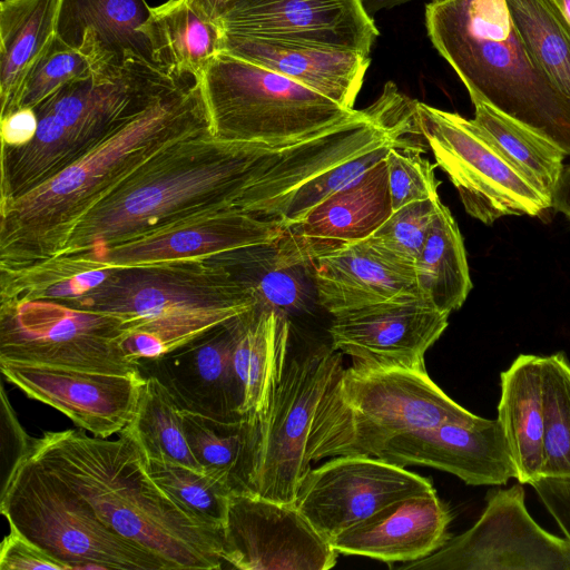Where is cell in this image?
Returning <instances> with one entry per match:
<instances>
[{
    "label": "cell",
    "instance_id": "1",
    "mask_svg": "<svg viewBox=\"0 0 570 570\" xmlns=\"http://www.w3.org/2000/svg\"><path fill=\"white\" fill-rule=\"evenodd\" d=\"M364 149L365 140L352 124L287 146L223 140L209 130L189 136L159 153L82 216L55 257L91 258L166 225L217 210L281 224L285 200L295 188Z\"/></svg>",
    "mask_w": 570,
    "mask_h": 570
},
{
    "label": "cell",
    "instance_id": "2",
    "mask_svg": "<svg viewBox=\"0 0 570 570\" xmlns=\"http://www.w3.org/2000/svg\"><path fill=\"white\" fill-rule=\"evenodd\" d=\"M206 130L202 81L186 79L42 185L0 200V271L55 257L101 199L169 146Z\"/></svg>",
    "mask_w": 570,
    "mask_h": 570
},
{
    "label": "cell",
    "instance_id": "3",
    "mask_svg": "<svg viewBox=\"0 0 570 570\" xmlns=\"http://www.w3.org/2000/svg\"><path fill=\"white\" fill-rule=\"evenodd\" d=\"M29 455L75 490L108 529L158 557L167 570L223 568V530L199 521L151 478L126 428L117 440L80 428L47 431Z\"/></svg>",
    "mask_w": 570,
    "mask_h": 570
},
{
    "label": "cell",
    "instance_id": "4",
    "mask_svg": "<svg viewBox=\"0 0 570 570\" xmlns=\"http://www.w3.org/2000/svg\"><path fill=\"white\" fill-rule=\"evenodd\" d=\"M71 306L119 318L131 362L153 360L224 325L257 303L248 285L214 256L111 267Z\"/></svg>",
    "mask_w": 570,
    "mask_h": 570
},
{
    "label": "cell",
    "instance_id": "5",
    "mask_svg": "<svg viewBox=\"0 0 570 570\" xmlns=\"http://www.w3.org/2000/svg\"><path fill=\"white\" fill-rule=\"evenodd\" d=\"M425 26L472 102L490 105L570 155V99L527 49L504 0H433Z\"/></svg>",
    "mask_w": 570,
    "mask_h": 570
},
{
    "label": "cell",
    "instance_id": "6",
    "mask_svg": "<svg viewBox=\"0 0 570 570\" xmlns=\"http://www.w3.org/2000/svg\"><path fill=\"white\" fill-rule=\"evenodd\" d=\"M188 78L130 58L118 71L92 72L61 86L33 108V139L18 148L1 147L0 200L42 185Z\"/></svg>",
    "mask_w": 570,
    "mask_h": 570
},
{
    "label": "cell",
    "instance_id": "7",
    "mask_svg": "<svg viewBox=\"0 0 570 570\" xmlns=\"http://www.w3.org/2000/svg\"><path fill=\"white\" fill-rule=\"evenodd\" d=\"M478 419L448 396L426 370L353 364L342 367L317 404L307 456L311 462L344 455L376 456L400 434Z\"/></svg>",
    "mask_w": 570,
    "mask_h": 570
},
{
    "label": "cell",
    "instance_id": "8",
    "mask_svg": "<svg viewBox=\"0 0 570 570\" xmlns=\"http://www.w3.org/2000/svg\"><path fill=\"white\" fill-rule=\"evenodd\" d=\"M202 81L210 134L223 140L287 146L320 136L363 111L276 71L218 53Z\"/></svg>",
    "mask_w": 570,
    "mask_h": 570
},
{
    "label": "cell",
    "instance_id": "9",
    "mask_svg": "<svg viewBox=\"0 0 570 570\" xmlns=\"http://www.w3.org/2000/svg\"><path fill=\"white\" fill-rule=\"evenodd\" d=\"M0 511L10 528L69 570H167L158 557L108 529L75 490L30 455L0 494Z\"/></svg>",
    "mask_w": 570,
    "mask_h": 570
},
{
    "label": "cell",
    "instance_id": "10",
    "mask_svg": "<svg viewBox=\"0 0 570 570\" xmlns=\"http://www.w3.org/2000/svg\"><path fill=\"white\" fill-rule=\"evenodd\" d=\"M342 353L320 345L289 355L265 413L246 421L242 492L295 504L312 469L307 440L317 404L342 370Z\"/></svg>",
    "mask_w": 570,
    "mask_h": 570
},
{
    "label": "cell",
    "instance_id": "11",
    "mask_svg": "<svg viewBox=\"0 0 570 570\" xmlns=\"http://www.w3.org/2000/svg\"><path fill=\"white\" fill-rule=\"evenodd\" d=\"M126 334L119 318L62 302L0 303V362L141 373L121 347Z\"/></svg>",
    "mask_w": 570,
    "mask_h": 570
},
{
    "label": "cell",
    "instance_id": "12",
    "mask_svg": "<svg viewBox=\"0 0 570 570\" xmlns=\"http://www.w3.org/2000/svg\"><path fill=\"white\" fill-rule=\"evenodd\" d=\"M415 119L436 165L473 218L491 225L503 216H539L551 208L550 199L504 159L472 119L417 100Z\"/></svg>",
    "mask_w": 570,
    "mask_h": 570
},
{
    "label": "cell",
    "instance_id": "13",
    "mask_svg": "<svg viewBox=\"0 0 570 570\" xmlns=\"http://www.w3.org/2000/svg\"><path fill=\"white\" fill-rule=\"evenodd\" d=\"M485 502L469 530L400 569L570 570L569 540L549 533L533 520L521 483L489 491Z\"/></svg>",
    "mask_w": 570,
    "mask_h": 570
},
{
    "label": "cell",
    "instance_id": "14",
    "mask_svg": "<svg viewBox=\"0 0 570 570\" xmlns=\"http://www.w3.org/2000/svg\"><path fill=\"white\" fill-rule=\"evenodd\" d=\"M432 482L377 456H334L302 480L296 508L328 542L387 504L434 492Z\"/></svg>",
    "mask_w": 570,
    "mask_h": 570
},
{
    "label": "cell",
    "instance_id": "15",
    "mask_svg": "<svg viewBox=\"0 0 570 570\" xmlns=\"http://www.w3.org/2000/svg\"><path fill=\"white\" fill-rule=\"evenodd\" d=\"M337 552L299 512L248 492H233L222 558L240 570H328Z\"/></svg>",
    "mask_w": 570,
    "mask_h": 570
},
{
    "label": "cell",
    "instance_id": "16",
    "mask_svg": "<svg viewBox=\"0 0 570 570\" xmlns=\"http://www.w3.org/2000/svg\"><path fill=\"white\" fill-rule=\"evenodd\" d=\"M449 316L419 297L346 311L333 315L330 345L357 366L425 370V353L445 331Z\"/></svg>",
    "mask_w": 570,
    "mask_h": 570
},
{
    "label": "cell",
    "instance_id": "17",
    "mask_svg": "<svg viewBox=\"0 0 570 570\" xmlns=\"http://www.w3.org/2000/svg\"><path fill=\"white\" fill-rule=\"evenodd\" d=\"M283 234L278 222L239 210H217L166 225L91 258L67 257L85 271L137 266L272 247Z\"/></svg>",
    "mask_w": 570,
    "mask_h": 570
},
{
    "label": "cell",
    "instance_id": "18",
    "mask_svg": "<svg viewBox=\"0 0 570 570\" xmlns=\"http://www.w3.org/2000/svg\"><path fill=\"white\" fill-rule=\"evenodd\" d=\"M226 35L318 43L370 56L379 36L361 0H228Z\"/></svg>",
    "mask_w": 570,
    "mask_h": 570
},
{
    "label": "cell",
    "instance_id": "19",
    "mask_svg": "<svg viewBox=\"0 0 570 570\" xmlns=\"http://www.w3.org/2000/svg\"><path fill=\"white\" fill-rule=\"evenodd\" d=\"M4 379L27 396L68 416L95 436L119 433L132 420L146 377L0 362Z\"/></svg>",
    "mask_w": 570,
    "mask_h": 570
},
{
    "label": "cell",
    "instance_id": "20",
    "mask_svg": "<svg viewBox=\"0 0 570 570\" xmlns=\"http://www.w3.org/2000/svg\"><path fill=\"white\" fill-rule=\"evenodd\" d=\"M392 213L384 158L285 228L272 247V263L307 268L320 256L370 237Z\"/></svg>",
    "mask_w": 570,
    "mask_h": 570
},
{
    "label": "cell",
    "instance_id": "21",
    "mask_svg": "<svg viewBox=\"0 0 570 570\" xmlns=\"http://www.w3.org/2000/svg\"><path fill=\"white\" fill-rule=\"evenodd\" d=\"M401 466L422 465L451 473L470 485H502L517 469L498 419L445 422L400 434L376 455Z\"/></svg>",
    "mask_w": 570,
    "mask_h": 570
},
{
    "label": "cell",
    "instance_id": "22",
    "mask_svg": "<svg viewBox=\"0 0 570 570\" xmlns=\"http://www.w3.org/2000/svg\"><path fill=\"white\" fill-rule=\"evenodd\" d=\"M234 320L153 360H140L180 410L220 421H240L243 394L233 364Z\"/></svg>",
    "mask_w": 570,
    "mask_h": 570
},
{
    "label": "cell",
    "instance_id": "23",
    "mask_svg": "<svg viewBox=\"0 0 570 570\" xmlns=\"http://www.w3.org/2000/svg\"><path fill=\"white\" fill-rule=\"evenodd\" d=\"M451 520L449 507L434 491L394 501L330 543L337 553L406 563L444 546Z\"/></svg>",
    "mask_w": 570,
    "mask_h": 570
},
{
    "label": "cell",
    "instance_id": "24",
    "mask_svg": "<svg viewBox=\"0 0 570 570\" xmlns=\"http://www.w3.org/2000/svg\"><path fill=\"white\" fill-rule=\"evenodd\" d=\"M150 10L146 0H60L56 35L79 50L95 73L115 72L130 58L156 67L140 32Z\"/></svg>",
    "mask_w": 570,
    "mask_h": 570
},
{
    "label": "cell",
    "instance_id": "25",
    "mask_svg": "<svg viewBox=\"0 0 570 570\" xmlns=\"http://www.w3.org/2000/svg\"><path fill=\"white\" fill-rule=\"evenodd\" d=\"M354 109L370 56L318 43L224 33V49Z\"/></svg>",
    "mask_w": 570,
    "mask_h": 570
},
{
    "label": "cell",
    "instance_id": "26",
    "mask_svg": "<svg viewBox=\"0 0 570 570\" xmlns=\"http://www.w3.org/2000/svg\"><path fill=\"white\" fill-rule=\"evenodd\" d=\"M312 268L318 304L332 315L384 302L420 298L415 269L389 261L366 239L320 256Z\"/></svg>",
    "mask_w": 570,
    "mask_h": 570
},
{
    "label": "cell",
    "instance_id": "27",
    "mask_svg": "<svg viewBox=\"0 0 570 570\" xmlns=\"http://www.w3.org/2000/svg\"><path fill=\"white\" fill-rule=\"evenodd\" d=\"M291 323L285 313L262 304L234 320L233 364L243 404L242 416H262L289 354Z\"/></svg>",
    "mask_w": 570,
    "mask_h": 570
},
{
    "label": "cell",
    "instance_id": "28",
    "mask_svg": "<svg viewBox=\"0 0 570 570\" xmlns=\"http://www.w3.org/2000/svg\"><path fill=\"white\" fill-rule=\"evenodd\" d=\"M498 420L507 439L517 481L541 476L543 458V356L520 354L500 375Z\"/></svg>",
    "mask_w": 570,
    "mask_h": 570
},
{
    "label": "cell",
    "instance_id": "29",
    "mask_svg": "<svg viewBox=\"0 0 570 570\" xmlns=\"http://www.w3.org/2000/svg\"><path fill=\"white\" fill-rule=\"evenodd\" d=\"M156 67L169 75L199 79L224 49L218 23L196 11L187 0H168L150 10L140 28Z\"/></svg>",
    "mask_w": 570,
    "mask_h": 570
},
{
    "label": "cell",
    "instance_id": "30",
    "mask_svg": "<svg viewBox=\"0 0 570 570\" xmlns=\"http://www.w3.org/2000/svg\"><path fill=\"white\" fill-rule=\"evenodd\" d=\"M414 269L420 298L449 315L463 305L472 289L463 237L442 202Z\"/></svg>",
    "mask_w": 570,
    "mask_h": 570
},
{
    "label": "cell",
    "instance_id": "31",
    "mask_svg": "<svg viewBox=\"0 0 570 570\" xmlns=\"http://www.w3.org/2000/svg\"><path fill=\"white\" fill-rule=\"evenodd\" d=\"M60 0H2L0 101L6 108L28 69L56 35Z\"/></svg>",
    "mask_w": 570,
    "mask_h": 570
},
{
    "label": "cell",
    "instance_id": "32",
    "mask_svg": "<svg viewBox=\"0 0 570 570\" xmlns=\"http://www.w3.org/2000/svg\"><path fill=\"white\" fill-rule=\"evenodd\" d=\"M476 128L532 186L551 202L564 151L528 126L482 101H473Z\"/></svg>",
    "mask_w": 570,
    "mask_h": 570
},
{
    "label": "cell",
    "instance_id": "33",
    "mask_svg": "<svg viewBox=\"0 0 570 570\" xmlns=\"http://www.w3.org/2000/svg\"><path fill=\"white\" fill-rule=\"evenodd\" d=\"M527 49L554 87L570 99V26L551 0H504Z\"/></svg>",
    "mask_w": 570,
    "mask_h": 570
},
{
    "label": "cell",
    "instance_id": "34",
    "mask_svg": "<svg viewBox=\"0 0 570 570\" xmlns=\"http://www.w3.org/2000/svg\"><path fill=\"white\" fill-rule=\"evenodd\" d=\"M136 412L125 426L137 440L147 459H168L203 470L185 436L179 406L154 376H145Z\"/></svg>",
    "mask_w": 570,
    "mask_h": 570
},
{
    "label": "cell",
    "instance_id": "35",
    "mask_svg": "<svg viewBox=\"0 0 570 570\" xmlns=\"http://www.w3.org/2000/svg\"><path fill=\"white\" fill-rule=\"evenodd\" d=\"M188 445L203 470L225 480L233 492H242V468L246 423L220 421L180 410Z\"/></svg>",
    "mask_w": 570,
    "mask_h": 570
},
{
    "label": "cell",
    "instance_id": "36",
    "mask_svg": "<svg viewBox=\"0 0 570 570\" xmlns=\"http://www.w3.org/2000/svg\"><path fill=\"white\" fill-rule=\"evenodd\" d=\"M147 470L167 493L199 521L223 530L233 493L225 480L168 459H147Z\"/></svg>",
    "mask_w": 570,
    "mask_h": 570
},
{
    "label": "cell",
    "instance_id": "37",
    "mask_svg": "<svg viewBox=\"0 0 570 570\" xmlns=\"http://www.w3.org/2000/svg\"><path fill=\"white\" fill-rule=\"evenodd\" d=\"M541 476L570 478V361L543 356V458Z\"/></svg>",
    "mask_w": 570,
    "mask_h": 570
},
{
    "label": "cell",
    "instance_id": "38",
    "mask_svg": "<svg viewBox=\"0 0 570 570\" xmlns=\"http://www.w3.org/2000/svg\"><path fill=\"white\" fill-rule=\"evenodd\" d=\"M92 73L88 59L55 35L28 69L8 106L4 117L20 108H36L61 86Z\"/></svg>",
    "mask_w": 570,
    "mask_h": 570
},
{
    "label": "cell",
    "instance_id": "39",
    "mask_svg": "<svg viewBox=\"0 0 570 570\" xmlns=\"http://www.w3.org/2000/svg\"><path fill=\"white\" fill-rule=\"evenodd\" d=\"M440 203L435 197L407 204L365 239L389 261L414 269Z\"/></svg>",
    "mask_w": 570,
    "mask_h": 570
},
{
    "label": "cell",
    "instance_id": "40",
    "mask_svg": "<svg viewBox=\"0 0 570 570\" xmlns=\"http://www.w3.org/2000/svg\"><path fill=\"white\" fill-rule=\"evenodd\" d=\"M397 139L355 155L295 188L285 200L282 227L285 229L297 223L316 205L360 178L385 158L389 148Z\"/></svg>",
    "mask_w": 570,
    "mask_h": 570
},
{
    "label": "cell",
    "instance_id": "41",
    "mask_svg": "<svg viewBox=\"0 0 570 570\" xmlns=\"http://www.w3.org/2000/svg\"><path fill=\"white\" fill-rule=\"evenodd\" d=\"M272 247L249 248L250 261L258 271L256 274L230 269L248 285L257 304L276 308L288 315L306 305L302 267L274 265L271 258Z\"/></svg>",
    "mask_w": 570,
    "mask_h": 570
},
{
    "label": "cell",
    "instance_id": "42",
    "mask_svg": "<svg viewBox=\"0 0 570 570\" xmlns=\"http://www.w3.org/2000/svg\"><path fill=\"white\" fill-rule=\"evenodd\" d=\"M423 149L405 137L394 141L385 156L392 209L439 197L440 181Z\"/></svg>",
    "mask_w": 570,
    "mask_h": 570
},
{
    "label": "cell",
    "instance_id": "43",
    "mask_svg": "<svg viewBox=\"0 0 570 570\" xmlns=\"http://www.w3.org/2000/svg\"><path fill=\"white\" fill-rule=\"evenodd\" d=\"M0 431L1 494L9 484L16 469L31 453L36 442V439L30 438L18 421L3 386H1Z\"/></svg>",
    "mask_w": 570,
    "mask_h": 570
},
{
    "label": "cell",
    "instance_id": "44",
    "mask_svg": "<svg viewBox=\"0 0 570 570\" xmlns=\"http://www.w3.org/2000/svg\"><path fill=\"white\" fill-rule=\"evenodd\" d=\"M1 570H69L13 528L0 546Z\"/></svg>",
    "mask_w": 570,
    "mask_h": 570
},
{
    "label": "cell",
    "instance_id": "45",
    "mask_svg": "<svg viewBox=\"0 0 570 570\" xmlns=\"http://www.w3.org/2000/svg\"><path fill=\"white\" fill-rule=\"evenodd\" d=\"M530 485L570 542V478L540 476Z\"/></svg>",
    "mask_w": 570,
    "mask_h": 570
},
{
    "label": "cell",
    "instance_id": "46",
    "mask_svg": "<svg viewBox=\"0 0 570 570\" xmlns=\"http://www.w3.org/2000/svg\"><path fill=\"white\" fill-rule=\"evenodd\" d=\"M1 147L18 148L30 142L38 128V116L33 108H20L0 117Z\"/></svg>",
    "mask_w": 570,
    "mask_h": 570
},
{
    "label": "cell",
    "instance_id": "47",
    "mask_svg": "<svg viewBox=\"0 0 570 570\" xmlns=\"http://www.w3.org/2000/svg\"><path fill=\"white\" fill-rule=\"evenodd\" d=\"M551 208L562 213L570 220V165L562 173L551 194Z\"/></svg>",
    "mask_w": 570,
    "mask_h": 570
},
{
    "label": "cell",
    "instance_id": "48",
    "mask_svg": "<svg viewBox=\"0 0 570 570\" xmlns=\"http://www.w3.org/2000/svg\"><path fill=\"white\" fill-rule=\"evenodd\" d=\"M205 18L218 23L228 0H187Z\"/></svg>",
    "mask_w": 570,
    "mask_h": 570
},
{
    "label": "cell",
    "instance_id": "49",
    "mask_svg": "<svg viewBox=\"0 0 570 570\" xmlns=\"http://www.w3.org/2000/svg\"><path fill=\"white\" fill-rule=\"evenodd\" d=\"M411 0H361L363 9L372 18L376 12L383 9H391L395 6L409 2Z\"/></svg>",
    "mask_w": 570,
    "mask_h": 570
},
{
    "label": "cell",
    "instance_id": "50",
    "mask_svg": "<svg viewBox=\"0 0 570 570\" xmlns=\"http://www.w3.org/2000/svg\"><path fill=\"white\" fill-rule=\"evenodd\" d=\"M570 26V0H551Z\"/></svg>",
    "mask_w": 570,
    "mask_h": 570
}]
</instances>
